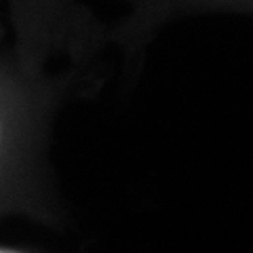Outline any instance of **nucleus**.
<instances>
[{"label":"nucleus","mask_w":253,"mask_h":253,"mask_svg":"<svg viewBox=\"0 0 253 253\" xmlns=\"http://www.w3.org/2000/svg\"><path fill=\"white\" fill-rule=\"evenodd\" d=\"M0 253H15V251H4V249H0Z\"/></svg>","instance_id":"nucleus-1"}]
</instances>
